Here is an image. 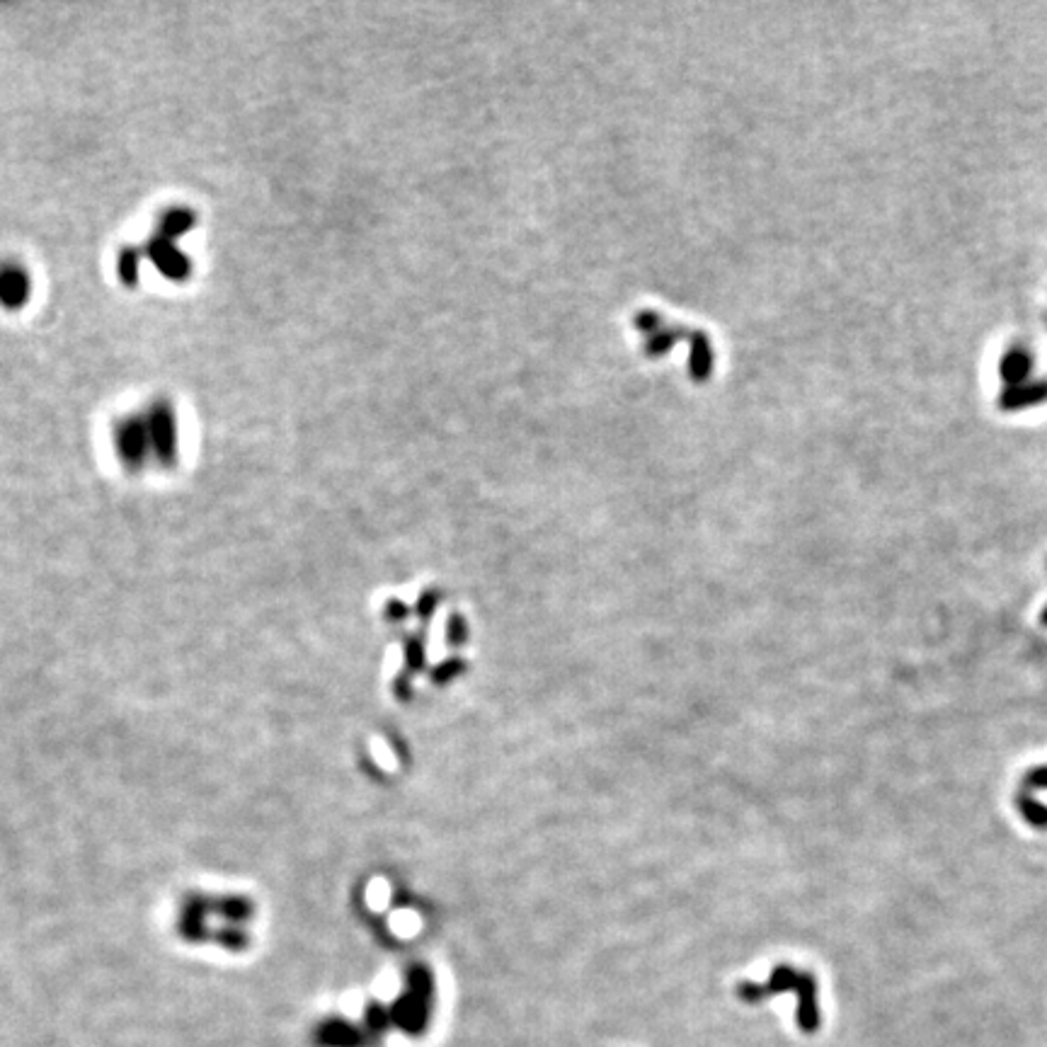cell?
<instances>
[{
  "mask_svg": "<svg viewBox=\"0 0 1047 1047\" xmlns=\"http://www.w3.org/2000/svg\"><path fill=\"white\" fill-rule=\"evenodd\" d=\"M148 437H151L153 456L163 466H173L177 461V446H180V432H177V417L173 405L168 400H158L151 405L146 415Z\"/></svg>",
  "mask_w": 1047,
  "mask_h": 1047,
  "instance_id": "6da1fadb",
  "label": "cell"
},
{
  "mask_svg": "<svg viewBox=\"0 0 1047 1047\" xmlns=\"http://www.w3.org/2000/svg\"><path fill=\"white\" fill-rule=\"evenodd\" d=\"M114 446H117V454L122 456V461L127 463L129 468H141L146 456L153 454L146 417L134 415L119 422V425L114 427Z\"/></svg>",
  "mask_w": 1047,
  "mask_h": 1047,
  "instance_id": "7a4b0ae2",
  "label": "cell"
},
{
  "mask_svg": "<svg viewBox=\"0 0 1047 1047\" xmlns=\"http://www.w3.org/2000/svg\"><path fill=\"white\" fill-rule=\"evenodd\" d=\"M143 253H146L148 260L158 267V272L163 274L165 279L185 282V279L190 277V272H192L190 257L177 248L173 238H165L158 233V236H153L151 240H148V245Z\"/></svg>",
  "mask_w": 1047,
  "mask_h": 1047,
  "instance_id": "3957f363",
  "label": "cell"
},
{
  "mask_svg": "<svg viewBox=\"0 0 1047 1047\" xmlns=\"http://www.w3.org/2000/svg\"><path fill=\"white\" fill-rule=\"evenodd\" d=\"M30 274L17 265L0 267V303L5 308H22L30 299Z\"/></svg>",
  "mask_w": 1047,
  "mask_h": 1047,
  "instance_id": "277c9868",
  "label": "cell"
},
{
  "mask_svg": "<svg viewBox=\"0 0 1047 1047\" xmlns=\"http://www.w3.org/2000/svg\"><path fill=\"white\" fill-rule=\"evenodd\" d=\"M1047 400V381H1031L1021 386H1011L1001 393L999 405L1004 410H1023L1031 405L1045 403Z\"/></svg>",
  "mask_w": 1047,
  "mask_h": 1047,
  "instance_id": "5b68a950",
  "label": "cell"
},
{
  "mask_svg": "<svg viewBox=\"0 0 1047 1047\" xmlns=\"http://www.w3.org/2000/svg\"><path fill=\"white\" fill-rule=\"evenodd\" d=\"M1031 369H1033L1031 354L1023 352V349H1018V347L1011 349V352H1006L1004 359H1001V364H999L1001 379H1004V383H1009V388L1026 383L1028 376H1031Z\"/></svg>",
  "mask_w": 1047,
  "mask_h": 1047,
  "instance_id": "8992f818",
  "label": "cell"
},
{
  "mask_svg": "<svg viewBox=\"0 0 1047 1047\" xmlns=\"http://www.w3.org/2000/svg\"><path fill=\"white\" fill-rule=\"evenodd\" d=\"M194 223H197V216H194L190 209H170L168 214L160 219V236L175 240L185 236L190 228H194Z\"/></svg>",
  "mask_w": 1047,
  "mask_h": 1047,
  "instance_id": "52a82bcc",
  "label": "cell"
},
{
  "mask_svg": "<svg viewBox=\"0 0 1047 1047\" xmlns=\"http://www.w3.org/2000/svg\"><path fill=\"white\" fill-rule=\"evenodd\" d=\"M141 260H143V250L124 248L122 253H119V257H117V274H119V279H122V282L127 284V286L139 284Z\"/></svg>",
  "mask_w": 1047,
  "mask_h": 1047,
  "instance_id": "ba28073f",
  "label": "cell"
},
{
  "mask_svg": "<svg viewBox=\"0 0 1047 1047\" xmlns=\"http://www.w3.org/2000/svg\"><path fill=\"white\" fill-rule=\"evenodd\" d=\"M1018 810H1021V815L1026 817L1028 825L1038 827V829H1047V805L1038 803V800L1031 798L1028 793H1018Z\"/></svg>",
  "mask_w": 1047,
  "mask_h": 1047,
  "instance_id": "9c48e42d",
  "label": "cell"
},
{
  "mask_svg": "<svg viewBox=\"0 0 1047 1047\" xmlns=\"http://www.w3.org/2000/svg\"><path fill=\"white\" fill-rule=\"evenodd\" d=\"M1023 786H1026V788H1047V766H1040V769L1028 771L1026 778H1023Z\"/></svg>",
  "mask_w": 1047,
  "mask_h": 1047,
  "instance_id": "30bf717a",
  "label": "cell"
},
{
  "mask_svg": "<svg viewBox=\"0 0 1047 1047\" xmlns=\"http://www.w3.org/2000/svg\"><path fill=\"white\" fill-rule=\"evenodd\" d=\"M1043 619H1045V621H1043V623H1047V611H1045V614H1043Z\"/></svg>",
  "mask_w": 1047,
  "mask_h": 1047,
  "instance_id": "8fae6325",
  "label": "cell"
}]
</instances>
